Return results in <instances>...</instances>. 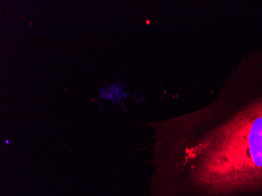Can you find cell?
I'll list each match as a JSON object with an SVG mask.
<instances>
[{"instance_id": "1", "label": "cell", "mask_w": 262, "mask_h": 196, "mask_svg": "<svg viewBox=\"0 0 262 196\" xmlns=\"http://www.w3.org/2000/svg\"><path fill=\"white\" fill-rule=\"evenodd\" d=\"M175 134L154 196H262V54L243 60L219 108Z\"/></svg>"}]
</instances>
